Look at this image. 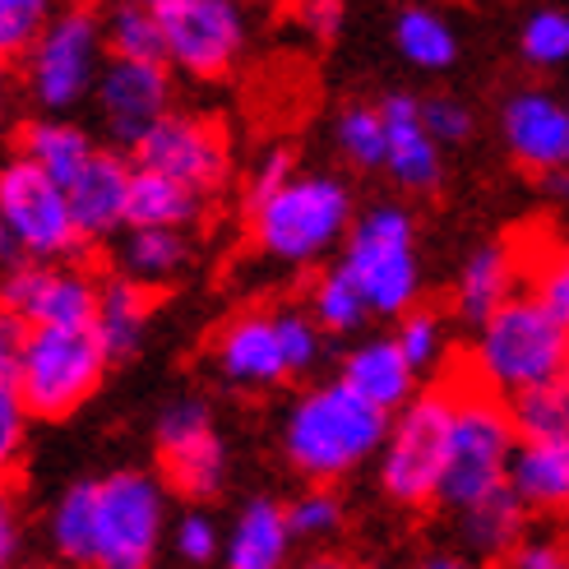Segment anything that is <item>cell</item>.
I'll list each match as a JSON object with an SVG mask.
<instances>
[{
  "label": "cell",
  "instance_id": "cell-47",
  "mask_svg": "<svg viewBox=\"0 0 569 569\" xmlns=\"http://www.w3.org/2000/svg\"><path fill=\"white\" fill-rule=\"evenodd\" d=\"M297 14H301V23H306V33H310V38L329 42V38H338V33H343L348 6H343V0H301V6H297Z\"/></svg>",
  "mask_w": 569,
  "mask_h": 569
},
{
  "label": "cell",
  "instance_id": "cell-20",
  "mask_svg": "<svg viewBox=\"0 0 569 569\" xmlns=\"http://www.w3.org/2000/svg\"><path fill=\"white\" fill-rule=\"evenodd\" d=\"M523 292V250L515 241H481L468 250V260L459 264V278H453V320L481 329L505 301H515Z\"/></svg>",
  "mask_w": 569,
  "mask_h": 569
},
{
  "label": "cell",
  "instance_id": "cell-38",
  "mask_svg": "<svg viewBox=\"0 0 569 569\" xmlns=\"http://www.w3.org/2000/svg\"><path fill=\"white\" fill-rule=\"evenodd\" d=\"M519 56L532 70H560L569 66V10L542 6L519 28Z\"/></svg>",
  "mask_w": 569,
  "mask_h": 569
},
{
  "label": "cell",
  "instance_id": "cell-25",
  "mask_svg": "<svg viewBox=\"0 0 569 569\" xmlns=\"http://www.w3.org/2000/svg\"><path fill=\"white\" fill-rule=\"evenodd\" d=\"M190 269V237L167 227H126L117 237V278L158 292Z\"/></svg>",
  "mask_w": 569,
  "mask_h": 569
},
{
  "label": "cell",
  "instance_id": "cell-41",
  "mask_svg": "<svg viewBox=\"0 0 569 569\" xmlns=\"http://www.w3.org/2000/svg\"><path fill=\"white\" fill-rule=\"evenodd\" d=\"M343 500H338V491L329 487H310L301 491L297 500H288V528L297 542H329V537L343 528Z\"/></svg>",
  "mask_w": 569,
  "mask_h": 569
},
{
  "label": "cell",
  "instance_id": "cell-4",
  "mask_svg": "<svg viewBox=\"0 0 569 569\" xmlns=\"http://www.w3.org/2000/svg\"><path fill=\"white\" fill-rule=\"evenodd\" d=\"M565 333L528 292L505 301L496 316L472 329V348L463 361V380L496 398H519L565 380Z\"/></svg>",
  "mask_w": 569,
  "mask_h": 569
},
{
  "label": "cell",
  "instance_id": "cell-35",
  "mask_svg": "<svg viewBox=\"0 0 569 569\" xmlns=\"http://www.w3.org/2000/svg\"><path fill=\"white\" fill-rule=\"evenodd\" d=\"M393 343L408 357V366L421 376H440L449 361V320L436 306H412L403 320H393Z\"/></svg>",
  "mask_w": 569,
  "mask_h": 569
},
{
  "label": "cell",
  "instance_id": "cell-42",
  "mask_svg": "<svg viewBox=\"0 0 569 569\" xmlns=\"http://www.w3.org/2000/svg\"><path fill=\"white\" fill-rule=\"evenodd\" d=\"M56 14V0H0V61L28 56Z\"/></svg>",
  "mask_w": 569,
  "mask_h": 569
},
{
  "label": "cell",
  "instance_id": "cell-14",
  "mask_svg": "<svg viewBox=\"0 0 569 569\" xmlns=\"http://www.w3.org/2000/svg\"><path fill=\"white\" fill-rule=\"evenodd\" d=\"M98 278L74 264H19L0 273V316L23 329H93Z\"/></svg>",
  "mask_w": 569,
  "mask_h": 569
},
{
  "label": "cell",
  "instance_id": "cell-6",
  "mask_svg": "<svg viewBox=\"0 0 569 569\" xmlns=\"http://www.w3.org/2000/svg\"><path fill=\"white\" fill-rule=\"evenodd\" d=\"M449 421H453L449 380L421 389L403 412L389 417L385 445L376 453V477L380 491L398 509H436L449 459Z\"/></svg>",
  "mask_w": 569,
  "mask_h": 569
},
{
  "label": "cell",
  "instance_id": "cell-43",
  "mask_svg": "<svg viewBox=\"0 0 569 569\" xmlns=\"http://www.w3.org/2000/svg\"><path fill=\"white\" fill-rule=\"evenodd\" d=\"M421 121L431 130V139L440 149H459L477 134V117L463 98H449V93H436V98H421Z\"/></svg>",
  "mask_w": 569,
  "mask_h": 569
},
{
  "label": "cell",
  "instance_id": "cell-50",
  "mask_svg": "<svg viewBox=\"0 0 569 569\" xmlns=\"http://www.w3.org/2000/svg\"><path fill=\"white\" fill-rule=\"evenodd\" d=\"M542 190H547V194H556L560 204H569V172H556V177H547V181H542Z\"/></svg>",
  "mask_w": 569,
  "mask_h": 569
},
{
  "label": "cell",
  "instance_id": "cell-5",
  "mask_svg": "<svg viewBox=\"0 0 569 569\" xmlns=\"http://www.w3.org/2000/svg\"><path fill=\"white\" fill-rule=\"evenodd\" d=\"M449 385H453V421H449V459L436 505L459 515V509L509 487V459L519 449V436L509 426L505 398L468 385L463 376H453Z\"/></svg>",
  "mask_w": 569,
  "mask_h": 569
},
{
  "label": "cell",
  "instance_id": "cell-27",
  "mask_svg": "<svg viewBox=\"0 0 569 569\" xmlns=\"http://www.w3.org/2000/svg\"><path fill=\"white\" fill-rule=\"evenodd\" d=\"M93 153H98V139L70 117H33L19 130V158L42 167L56 186H70Z\"/></svg>",
  "mask_w": 569,
  "mask_h": 569
},
{
  "label": "cell",
  "instance_id": "cell-23",
  "mask_svg": "<svg viewBox=\"0 0 569 569\" xmlns=\"http://www.w3.org/2000/svg\"><path fill=\"white\" fill-rule=\"evenodd\" d=\"M453 537H459V551L472 565H505L532 537V515L505 487L487 500L459 509L453 515Z\"/></svg>",
  "mask_w": 569,
  "mask_h": 569
},
{
  "label": "cell",
  "instance_id": "cell-9",
  "mask_svg": "<svg viewBox=\"0 0 569 569\" xmlns=\"http://www.w3.org/2000/svg\"><path fill=\"white\" fill-rule=\"evenodd\" d=\"M167 528L162 477L121 468L93 481V569H153Z\"/></svg>",
  "mask_w": 569,
  "mask_h": 569
},
{
  "label": "cell",
  "instance_id": "cell-37",
  "mask_svg": "<svg viewBox=\"0 0 569 569\" xmlns=\"http://www.w3.org/2000/svg\"><path fill=\"white\" fill-rule=\"evenodd\" d=\"M523 292L560 329H569V246H547L537 254H523Z\"/></svg>",
  "mask_w": 569,
  "mask_h": 569
},
{
  "label": "cell",
  "instance_id": "cell-53",
  "mask_svg": "<svg viewBox=\"0 0 569 569\" xmlns=\"http://www.w3.org/2000/svg\"><path fill=\"white\" fill-rule=\"evenodd\" d=\"M565 380H569V333H565Z\"/></svg>",
  "mask_w": 569,
  "mask_h": 569
},
{
  "label": "cell",
  "instance_id": "cell-7",
  "mask_svg": "<svg viewBox=\"0 0 569 569\" xmlns=\"http://www.w3.org/2000/svg\"><path fill=\"white\" fill-rule=\"evenodd\" d=\"M79 246L66 186L19 153L0 162V273L19 264H66Z\"/></svg>",
  "mask_w": 569,
  "mask_h": 569
},
{
  "label": "cell",
  "instance_id": "cell-15",
  "mask_svg": "<svg viewBox=\"0 0 569 569\" xmlns=\"http://www.w3.org/2000/svg\"><path fill=\"white\" fill-rule=\"evenodd\" d=\"M98 126L107 134V149L134 153L144 134L177 107L172 70L167 66H130V61H107L93 89Z\"/></svg>",
  "mask_w": 569,
  "mask_h": 569
},
{
  "label": "cell",
  "instance_id": "cell-30",
  "mask_svg": "<svg viewBox=\"0 0 569 569\" xmlns=\"http://www.w3.org/2000/svg\"><path fill=\"white\" fill-rule=\"evenodd\" d=\"M393 47L408 66L426 70V74H440L459 61V33L453 23L431 10V6H403L393 19Z\"/></svg>",
  "mask_w": 569,
  "mask_h": 569
},
{
  "label": "cell",
  "instance_id": "cell-48",
  "mask_svg": "<svg viewBox=\"0 0 569 569\" xmlns=\"http://www.w3.org/2000/svg\"><path fill=\"white\" fill-rule=\"evenodd\" d=\"M412 569H481V565H472L459 547H449V551H426Z\"/></svg>",
  "mask_w": 569,
  "mask_h": 569
},
{
  "label": "cell",
  "instance_id": "cell-29",
  "mask_svg": "<svg viewBox=\"0 0 569 569\" xmlns=\"http://www.w3.org/2000/svg\"><path fill=\"white\" fill-rule=\"evenodd\" d=\"M204 204H209V199L190 194L186 186L167 181V177H153V172H139V167H134L126 227H167V232H190V227L204 218Z\"/></svg>",
  "mask_w": 569,
  "mask_h": 569
},
{
  "label": "cell",
  "instance_id": "cell-11",
  "mask_svg": "<svg viewBox=\"0 0 569 569\" xmlns=\"http://www.w3.org/2000/svg\"><path fill=\"white\" fill-rule=\"evenodd\" d=\"M139 172H153L186 186L199 199H213L227 177H232V144L227 130L199 111H167V117L144 134V144L130 153Z\"/></svg>",
  "mask_w": 569,
  "mask_h": 569
},
{
  "label": "cell",
  "instance_id": "cell-39",
  "mask_svg": "<svg viewBox=\"0 0 569 569\" xmlns=\"http://www.w3.org/2000/svg\"><path fill=\"white\" fill-rule=\"evenodd\" d=\"M273 325H278V338H282V357H288V371L292 380L310 376L325 357V333L320 325L306 316V306H273Z\"/></svg>",
  "mask_w": 569,
  "mask_h": 569
},
{
  "label": "cell",
  "instance_id": "cell-49",
  "mask_svg": "<svg viewBox=\"0 0 569 569\" xmlns=\"http://www.w3.org/2000/svg\"><path fill=\"white\" fill-rule=\"evenodd\" d=\"M301 569H361V565L348 560V556H316V560H306Z\"/></svg>",
  "mask_w": 569,
  "mask_h": 569
},
{
  "label": "cell",
  "instance_id": "cell-31",
  "mask_svg": "<svg viewBox=\"0 0 569 569\" xmlns=\"http://www.w3.org/2000/svg\"><path fill=\"white\" fill-rule=\"evenodd\" d=\"M102 42L107 61H130V66H167L162 47V23L134 0H117L102 10Z\"/></svg>",
  "mask_w": 569,
  "mask_h": 569
},
{
  "label": "cell",
  "instance_id": "cell-19",
  "mask_svg": "<svg viewBox=\"0 0 569 569\" xmlns=\"http://www.w3.org/2000/svg\"><path fill=\"white\" fill-rule=\"evenodd\" d=\"M130 177L134 167L126 153L102 149L79 167V177L66 186L70 218L79 241H117L126 232V204H130Z\"/></svg>",
  "mask_w": 569,
  "mask_h": 569
},
{
  "label": "cell",
  "instance_id": "cell-33",
  "mask_svg": "<svg viewBox=\"0 0 569 569\" xmlns=\"http://www.w3.org/2000/svg\"><path fill=\"white\" fill-rule=\"evenodd\" d=\"M51 551L70 569H93V481H74L51 505L47 519Z\"/></svg>",
  "mask_w": 569,
  "mask_h": 569
},
{
  "label": "cell",
  "instance_id": "cell-16",
  "mask_svg": "<svg viewBox=\"0 0 569 569\" xmlns=\"http://www.w3.org/2000/svg\"><path fill=\"white\" fill-rule=\"evenodd\" d=\"M500 139L515 167L537 181L569 172V107L542 83H523L500 102Z\"/></svg>",
  "mask_w": 569,
  "mask_h": 569
},
{
  "label": "cell",
  "instance_id": "cell-51",
  "mask_svg": "<svg viewBox=\"0 0 569 569\" xmlns=\"http://www.w3.org/2000/svg\"><path fill=\"white\" fill-rule=\"evenodd\" d=\"M134 6H144L149 14H158V19H162V14H172L177 6H186V0H134Z\"/></svg>",
  "mask_w": 569,
  "mask_h": 569
},
{
  "label": "cell",
  "instance_id": "cell-55",
  "mask_svg": "<svg viewBox=\"0 0 569 569\" xmlns=\"http://www.w3.org/2000/svg\"><path fill=\"white\" fill-rule=\"evenodd\" d=\"M565 107H569V93H565Z\"/></svg>",
  "mask_w": 569,
  "mask_h": 569
},
{
  "label": "cell",
  "instance_id": "cell-2",
  "mask_svg": "<svg viewBox=\"0 0 569 569\" xmlns=\"http://www.w3.org/2000/svg\"><path fill=\"white\" fill-rule=\"evenodd\" d=\"M250 241L264 260L288 269H310L343 250V237L357 218L352 186L333 172H297L260 209H250Z\"/></svg>",
  "mask_w": 569,
  "mask_h": 569
},
{
  "label": "cell",
  "instance_id": "cell-28",
  "mask_svg": "<svg viewBox=\"0 0 569 569\" xmlns=\"http://www.w3.org/2000/svg\"><path fill=\"white\" fill-rule=\"evenodd\" d=\"M19 348H23V325L0 316V481H6L28 449V403L19 389Z\"/></svg>",
  "mask_w": 569,
  "mask_h": 569
},
{
  "label": "cell",
  "instance_id": "cell-1",
  "mask_svg": "<svg viewBox=\"0 0 569 569\" xmlns=\"http://www.w3.org/2000/svg\"><path fill=\"white\" fill-rule=\"evenodd\" d=\"M385 431H389L385 412L361 403L348 385L320 380L288 403V417H282V459L310 487H333V481L352 477L357 468L376 459Z\"/></svg>",
  "mask_w": 569,
  "mask_h": 569
},
{
  "label": "cell",
  "instance_id": "cell-40",
  "mask_svg": "<svg viewBox=\"0 0 569 569\" xmlns=\"http://www.w3.org/2000/svg\"><path fill=\"white\" fill-rule=\"evenodd\" d=\"M167 542H172L177 560L190 565V569H204L213 560H222V528L213 523L209 509L190 505L186 515L172 519V528H167Z\"/></svg>",
  "mask_w": 569,
  "mask_h": 569
},
{
  "label": "cell",
  "instance_id": "cell-10",
  "mask_svg": "<svg viewBox=\"0 0 569 569\" xmlns=\"http://www.w3.org/2000/svg\"><path fill=\"white\" fill-rule=\"evenodd\" d=\"M111 371L93 329H23L19 389L28 417L66 421L102 389Z\"/></svg>",
  "mask_w": 569,
  "mask_h": 569
},
{
  "label": "cell",
  "instance_id": "cell-12",
  "mask_svg": "<svg viewBox=\"0 0 569 569\" xmlns=\"http://www.w3.org/2000/svg\"><path fill=\"white\" fill-rule=\"evenodd\" d=\"M158 23L167 47V70L199 83H218L232 74L250 42L241 0H186Z\"/></svg>",
  "mask_w": 569,
  "mask_h": 569
},
{
  "label": "cell",
  "instance_id": "cell-22",
  "mask_svg": "<svg viewBox=\"0 0 569 569\" xmlns=\"http://www.w3.org/2000/svg\"><path fill=\"white\" fill-rule=\"evenodd\" d=\"M297 537L288 528V505L273 496H250L222 532L227 569H288Z\"/></svg>",
  "mask_w": 569,
  "mask_h": 569
},
{
  "label": "cell",
  "instance_id": "cell-18",
  "mask_svg": "<svg viewBox=\"0 0 569 569\" xmlns=\"http://www.w3.org/2000/svg\"><path fill=\"white\" fill-rule=\"evenodd\" d=\"M385 117V177L408 194H431L445 181V149L431 139L421 121V98L408 89H393L380 102Z\"/></svg>",
  "mask_w": 569,
  "mask_h": 569
},
{
  "label": "cell",
  "instance_id": "cell-34",
  "mask_svg": "<svg viewBox=\"0 0 569 569\" xmlns=\"http://www.w3.org/2000/svg\"><path fill=\"white\" fill-rule=\"evenodd\" d=\"M509 426H515L519 445H542V440H569V380L528 389L509 398Z\"/></svg>",
  "mask_w": 569,
  "mask_h": 569
},
{
  "label": "cell",
  "instance_id": "cell-26",
  "mask_svg": "<svg viewBox=\"0 0 569 569\" xmlns=\"http://www.w3.org/2000/svg\"><path fill=\"white\" fill-rule=\"evenodd\" d=\"M153 320V292L134 288L126 278L98 282V310H93V338L107 361H130L149 338Z\"/></svg>",
  "mask_w": 569,
  "mask_h": 569
},
{
  "label": "cell",
  "instance_id": "cell-44",
  "mask_svg": "<svg viewBox=\"0 0 569 569\" xmlns=\"http://www.w3.org/2000/svg\"><path fill=\"white\" fill-rule=\"evenodd\" d=\"M297 172H301V167H297L292 149H269L260 162H254V172H250V181H246V190H241L246 213H250V209H260L264 199H269V194H278V190L288 186Z\"/></svg>",
  "mask_w": 569,
  "mask_h": 569
},
{
  "label": "cell",
  "instance_id": "cell-45",
  "mask_svg": "<svg viewBox=\"0 0 569 569\" xmlns=\"http://www.w3.org/2000/svg\"><path fill=\"white\" fill-rule=\"evenodd\" d=\"M500 569H569V532L528 537V542L509 556Z\"/></svg>",
  "mask_w": 569,
  "mask_h": 569
},
{
  "label": "cell",
  "instance_id": "cell-32",
  "mask_svg": "<svg viewBox=\"0 0 569 569\" xmlns=\"http://www.w3.org/2000/svg\"><path fill=\"white\" fill-rule=\"evenodd\" d=\"M306 316L320 325L325 338H352L371 325V310H366L357 282L338 264L316 273V282H310V292H306Z\"/></svg>",
  "mask_w": 569,
  "mask_h": 569
},
{
  "label": "cell",
  "instance_id": "cell-54",
  "mask_svg": "<svg viewBox=\"0 0 569 569\" xmlns=\"http://www.w3.org/2000/svg\"><path fill=\"white\" fill-rule=\"evenodd\" d=\"M19 569H51V565H19Z\"/></svg>",
  "mask_w": 569,
  "mask_h": 569
},
{
  "label": "cell",
  "instance_id": "cell-24",
  "mask_svg": "<svg viewBox=\"0 0 569 569\" xmlns=\"http://www.w3.org/2000/svg\"><path fill=\"white\" fill-rule=\"evenodd\" d=\"M509 491L532 519H569V440L519 445L509 459Z\"/></svg>",
  "mask_w": 569,
  "mask_h": 569
},
{
  "label": "cell",
  "instance_id": "cell-13",
  "mask_svg": "<svg viewBox=\"0 0 569 569\" xmlns=\"http://www.w3.org/2000/svg\"><path fill=\"white\" fill-rule=\"evenodd\" d=\"M158 463H162V487L177 491L190 505L218 500L227 487V445L213 426V412L204 398H177L167 403L158 426Z\"/></svg>",
  "mask_w": 569,
  "mask_h": 569
},
{
  "label": "cell",
  "instance_id": "cell-36",
  "mask_svg": "<svg viewBox=\"0 0 569 569\" xmlns=\"http://www.w3.org/2000/svg\"><path fill=\"white\" fill-rule=\"evenodd\" d=\"M333 144L357 172H385V117L376 102H348L333 117Z\"/></svg>",
  "mask_w": 569,
  "mask_h": 569
},
{
  "label": "cell",
  "instance_id": "cell-46",
  "mask_svg": "<svg viewBox=\"0 0 569 569\" xmlns=\"http://www.w3.org/2000/svg\"><path fill=\"white\" fill-rule=\"evenodd\" d=\"M19 547H23V515L14 491L0 481V569H19Z\"/></svg>",
  "mask_w": 569,
  "mask_h": 569
},
{
  "label": "cell",
  "instance_id": "cell-3",
  "mask_svg": "<svg viewBox=\"0 0 569 569\" xmlns=\"http://www.w3.org/2000/svg\"><path fill=\"white\" fill-rule=\"evenodd\" d=\"M333 264L357 282L371 320H403L412 306H421L417 213L398 199H376L357 209Z\"/></svg>",
  "mask_w": 569,
  "mask_h": 569
},
{
  "label": "cell",
  "instance_id": "cell-52",
  "mask_svg": "<svg viewBox=\"0 0 569 569\" xmlns=\"http://www.w3.org/2000/svg\"><path fill=\"white\" fill-rule=\"evenodd\" d=\"M6 89H10V61H0V126H6Z\"/></svg>",
  "mask_w": 569,
  "mask_h": 569
},
{
  "label": "cell",
  "instance_id": "cell-21",
  "mask_svg": "<svg viewBox=\"0 0 569 569\" xmlns=\"http://www.w3.org/2000/svg\"><path fill=\"white\" fill-rule=\"evenodd\" d=\"M338 385H348L361 403H371L376 412L393 417L403 412L412 398L421 393V380L408 366V357L398 352L393 333H371V338H357V343L343 352L338 361Z\"/></svg>",
  "mask_w": 569,
  "mask_h": 569
},
{
  "label": "cell",
  "instance_id": "cell-8",
  "mask_svg": "<svg viewBox=\"0 0 569 569\" xmlns=\"http://www.w3.org/2000/svg\"><path fill=\"white\" fill-rule=\"evenodd\" d=\"M107 66L102 42V10L89 0H70L51 14L42 38L23 56V89L42 117L74 111L83 98H93L98 74Z\"/></svg>",
  "mask_w": 569,
  "mask_h": 569
},
{
  "label": "cell",
  "instance_id": "cell-17",
  "mask_svg": "<svg viewBox=\"0 0 569 569\" xmlns=\"http://www.w3.org/2000/svg\"><path fill=\"white\" fill-rule=\"evenodd\" d=\"M213 371L227 389L241 393H264L292 380L273 310H241L213 333Z\"/></svg>",
  "mask_w": 569,
  "mask_h": 569
}]
</instances>
